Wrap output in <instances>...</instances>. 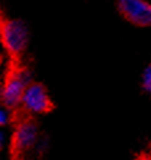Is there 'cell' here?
<instances>
[{"instance_id": "obj_1", "label": "cell", "mask_w": 151, "mask_h": 160, "mask_svg": "<svg viewBox=\"0 0 151 160\" xmlns=\"http://www.w3.org/2000/svg\"><path fill=\"white\" fill-rule=\"evenodd\" d=\"M0 40L12 58H20L28 45V29L20 20L5 19L0 13Z\"/></svg>"}, {"instance_id": "obj_2", "label": "cell", "mask_w": 151, "mask_h": 160, "mask_svg": "<svg viewBox=\"0 0 151 160\" xmlns=\"http://www.w3.org/2000/svg\"><path fill=\"white\" fill-rule=\"evenodd\" d=\"M29 83V76L25 70L17 69V68L11 69L7 77H5L4 85L2 86L0 99H2L3 105L7 108H11V110L19 107L21 105L24 91Z\"/></svg>"}, {"instance_id": "obj_3", "label": "cell", "mask_w": 151, "mask_h": 160, "mask_svg": "<svg viewBox=\"0 0 151 160\" xmlns=\"http://www.w3.org/2000/svg\"><path fill=\"white\" fill-rule=\"evenodd\" d=\"M39 139V127L32 119H23L17 123L11 139V155L13 160H20L36 146Z\"/></svg>"}, {"instance_id": "obj_4", "label": "cell", "mask_w": 151, "mask_h": 160, "mask_svg": "<svg viewBox=\"0 0 151 160\" xmlns=\"http://www.w3.org/2000/svg\"><path fill=\"white\" fill-rule=\"evenodd\" d=\"M21 106L27 112L32 115H41V114L49 112L53 108L52 99L44 85L37 82H31L27 86L24 95H23Z\"/></svg>"}, {"instance_id": "obj_5", "label": "cell", "mask_w": 151, "mask_h": 160, "mask_svg": "<svg viewBox=\"0 0 151 160\" xmlns=\"http://www.w3.org/2000/svg\"><path fill=\"white\" fill-rule=\"evenodd\" d=\"M123 18L137 27H151V4L146 0H118Z\"/></svg>"}, {"instance_id": "obj_6", "label": "cell", "mask_w": 151, "mask_h": 160, "mask_svg": "<svg viewBox=\"0 0 151 160\" xmlns=\"http://www.w3.org/2000/svg\"><path fill=\"white\" fill-rule=\"evenodd\" d=\"M142 86L144 91L151 95V64H148L142 73Z\"/></svg>"}, {"instance_id": "obj_7", "label": "cell", "mask_w": 151, "mask_h": 160, "mask_svg": "<svg viewBox=\"0 0 151 160\" xmlns=\"http://www.w3.org/2000/svg\"><path fill=\"white\" fill-rule=\"evenodd\" d=\"M9 108H7L4 105L0 106V127H4L7 126L11 121V115H9Z\"/></svg>"}, {"instance_id": "obj_8", "label": "cell", "mask_w": 151, "mask_h": 160, "mask_svg": "<svg viewBox=\"0 0 151 160\" xmlns=\"http://www.w3.org/2000/svg\"><path fill=\"white\" fill-rule=\"evenodd\" d=\"M4 143H5V135L3 131H0V151L3 150V147H4Z\"/></svg>"}, {"instance_id": "obj_9", "label": "cell", "mask_w": 151, "mask_h": 160, "mask_svg": "<svg viewBox=\"0 0 151 160\" xmlns=\"http://www.w3.org/2000/svg\"><path fill=\"white\" fill-rule=\"evenodd\" d=\"M134 160H151V155H147V153H142V155L137 156Z\"/></svg>"}, {"instance_id": "obj_10", "label": "cell", "mask_w": 151, "mask_h": 160, "mask_svg": "<svg viewBox=\"0 0 151 160\" xmlns=\"http://www.w3.org/2000/svg\"><path fill=\"white\" fill-rule=\"evenodd\" d=\"M0 97H2V86H0Z\"/></svg>"}, {"instance_id": "obj_11", "label": "cell", "mask_w": 151, "mask_h": 160, "mask_svg": "<svg viewBox=\"0 0 151 160\" xmlns=\"http://www.w3.org/2000/svg\"><path fill=\"white\" fill-rule=\"evenodd\" d=\"M0 62H2V57H0Z\"/></svg>"}]
</instances>
